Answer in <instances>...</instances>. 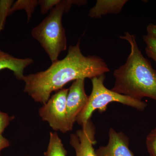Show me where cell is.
I'll return each mask as SVG.
<instances>
[{
	"mask_svg": "<svg viewBox=\"0 0 156 156\" xmlns=\"http://www.w3.org/2000/svg\"><path fill=\"white\" fill-rule=\"evenodd\" d=\"M80 40L70 46L67 55L52 62L48 69L24 76L23 92L35 102L44 105L51 93L62 89L65 85L80 79H92L110 71L104 60L99 56H84L81 52Z\"/></svg>",
	"mask_w": 156,
	"mask_h": 156,
	"instance_id": "cell-1",
	"label": "cell"
},
{
	"mask_svg": "<svg viewBox=\"0 0 156 156\" xmlns=\"http://www.w3.org/2000/svg\"><path fill=\"white\" fill-rule=\"evenodd\" d=\"M120 38L128 42L131 51L126 63L114 71L112 90L136 100L147 97L156 101V70L143 55L134 35L126 32Z\"/></svg>",
	"mask_w": 156,
	"mask_h": 156,
	"instance_id": "cell-2",
	"label": "cell"
},
{
	"mask_svg": "<svg viewBox=\"0 0 156 156\" xmlns=\"http://www.w3.org/2000/svg\"><path fill=\"white\" fill-rule=\"evenodd\" d=\"M80 1L61 0L50 14L31 32L32 36L40 43L52 62L58 60L62 52L67 49V39L62 20L73 5L80 6Z\"/></svg>",
	"mask_w": 156,
	"mask_h": 156,
	"instance_id": "cell-3",
	"label": "cell"
},
{
	"mask_svg": "<svg viewBox=\"0 0 156 156\" xmlns=\"http://www.w3.org/2000/svg\"><path fill=\"white\" fill-rule=\"evenodd\" d=\"M105 79V74L91 79L92 92L86 106L77 117L76 122L79 125L82 126L87 123L96 110L100 113L105 111L107 105L112 102H119L140 111L144 110L147 107V104L142 100H136L108 89L104 85Z\"/></svg>",
	"mask_w": 156,
	"mask_h": 156,
	"instance_id": "cell-4",
	"label": "cell"
},
{
	"mask_svg": "<svg viewBox=\"0 0 156 156\" xmlns=\"http://www.w3.org/2000/svg\"><path fill=\"white\" fill-rule=\"evenodd\" d=\"M68 91V89L64 88L58 90L38 111L41 119L48 122L54 131L63 133L70 131L66 109Z\"/></svg>",
	"mask_w": 156,
	"mask_h": 156,
	"instance_id": "cell-5",
	"label": "cell"
},
{
	"mask_svg": "<svg viewBox=\"0 0 156 156\" xmlns=\"http://www.w3.org/2000/svg\"><path fill=\"white\" fill-rule=\"evenodd\" d=\"M85 79H80L73 82L69 89L66 99L68 123L70 131L73 128L77 117L87 105L89 96L85 89Z\"/></svg>",
	"mask_w": 156,
	"mask_h": 156,
	"instance_id": "cell-6",
	"label": "cell"
},
{
	"mask_svg": "<svg viewBox=\"0 0 156 156\" xmlns=\"http://www.w3.org/2000/svg\"><path fill=\"white\" fill-rule=\"evenodd\" d=\"M82 128L71 134L69 143L75 151L76 156H96L93 145L96 143L95 128L89 120Z\"/></svg>",
	"mask_w": 156,
	"mask_h": 156,
	"instance_id": "cell-7",
	"label": "cell"
},
{
	"mask_svg": "<svg viewBox=\"0 0 156 156\" xmlns=\"http://www.w3.org/2000/svg\"><path fill=\"white\" fill-rule=\"evenodd\" d=\"M108 134V144L95 151L96 156H134L129 147V138L123 132L111 128Z\"/></svg>",
	"mask_w": 156,
	"mask_h": 156,
	"instance_id": "cell-8",
	"label": "cell"
},
{
	"mask_svg": "<svg viewBox=\"0 0 156 156\" xmlns=\"http://www.w3.org/2000/svg\"><path fill=\"white\" fill-rule=\"evenodd\" d=\"M31 58H18L0 50V71L8 69L13 72L16 79L23 80L24 69L34 62Z\"/></svg>",
	"mask_w": 156,
	"mask_h": 156,
	"instance_id": "cell-9",
	"label": "cell"
},
{
	"mask_svg": "<svg viewBox=\"0 0 156 156\" xmlns=\"http://www.w3.org/2000/svg\"><path fill=\"white\" fill-rule=\"evenodd\" d=\"M128 2V0H98L89 10V16L100 18L107 14H119Z\"/></svg>",
	"mask_w": 156,
	"mask_h": 156,
	"instance_id": "cell-10",
	"label": "cell"
},
{
	"mask_svg": "<svg viewBox=\"0 0 156 156\" xmlns=\"http://www.w3.org/2000/svg\"><path fill=\"white\" fill-rule=\"evenodd\" d=\"M67 152L56 132H50V139L44 156H66Z\"/></svg>",
	"mask_w": 156,
	"mask_h": 156,
	"instance_id": "cell-11",
	"label": "cell"
},
{
	"mask_svg": "<svg viewBox=\"0 0 156 156\" xmlns=\"http://www.w3.org/2000/svg\"><path fill=\"white\" fill-rule=\"evenodd\" d=\"M39 5L37 0H17L14 2L9 12V15L16 11L24 10L27 14V23L29 22L36 8Z\"/></svg>",
	"mask_w": 156,
	"mask_h": 156,
	"instance_id": "cell-12",
	"label": "cell"
},
{
	"mask_svg": "<svg viewBox=\"0 0 156 156\" xmlns=\"http://www.w3.org/2000/svg\"><path fill=\"white\" fill-rule=\"evenodd\" d=\"M14 1L13 0H0V33L4 29L6 18Z\"/></svg>",
	"mask_w": 156,
	"mask_h": 156,
	"instance_id": "cell-13",
	"label": "cell"
},
{
	"mask_svg": "<svg viewBox=\"0 0 156 156\" xmlns=\"http://www.w3.org/2000/svg\"><path fill=\"white\" fill-rule=\"evenodd\" d=\"M143 40L146 44L145 52L149 58L156 62V37L151 35H145Z\"/></svg>",
	"mask_w": 156,
	"mask_h": 156,
	"instance_id": "cell-14",
	"label": "cell"
},
{
	"mask_svg": "<svg viewBox=\"0 0 156 156\" xmlns=\"http://www.w3.org/2000/svg\"><path fill=\"white\" fill-rule=\"evenodd\" d=\"M145 144L149 156H156V127L147 136Z\"/></svg>",
	"mask_w": 156,
	"mask_h": 156,
	"instance_id": "cell-15",
	"label": "cell"
},
{
	"mask_svg": "<svg viewBox=\"0 0 156 156\" xmlns=\"http://www.w3.org/2000/svg\"><path fill=\"white\" fill-rule=\"evenodd\" d=\"M61 0H39V5L41 8V12L42 14H47L48 11H51L56 7Z\"/></svg>",
	"mask_w": 156,
	"mask_h": 156,
	"instance_id": "cell-16",
	"label": "cell"
},
{
	"mask_svg": "<svg viewBox=\"0 0 156 156\" xmlns=\"http://www.w3.org/2000/svg\"><path fill=\"white\" fill-rule=\"evenodd\" d=\"M13 119L14 117L10 116L6 113L0 111V135H2L5 129Z\"/></svg>",
	"mask_w": 156,
	"mask_h": 156,
	"instance_id": "cell-17",
	"label": "cell"
},
{
	"mask_svg": "<svg viewBox=\"0 0 156 156\" xmlns=\"http://www.w3.org/2000/svg\"><path fill=\"white\" fill-rule=\"evenodd\" d=\"M10 145L9 140L2 135H0V154L3 150L9 147Z\"/></svg>",
	"mask_w": 156,
	"mask_h": 156,
	"instance_id": "cell-18",
	"label": "cell"
},
{
	"mask_svg": "<svg viewBox=\"0 0 156 156\" xmlns=\"http://www.w3.org/2000/svg\"><path fill=\"white\" fill-rule=\"evenodd\" d=\"M147 34L156 37V23H151L147 27Z\"/></svg>",
	"mask_w": 156,
	"mask_h": 156,
	"instance_id": "cell-19",
	"label": "cell"
},
{
	"mask_svg": "<svg viewBox=\"0 0 156 156\" xmlns=\"http://www.w3.org/2000/svg\"></svg>",
	"mask_w": 156,
	"mask_h": 156,
	"instance_id": "cell-20",
	"label": "cell"
}]
</instances>
